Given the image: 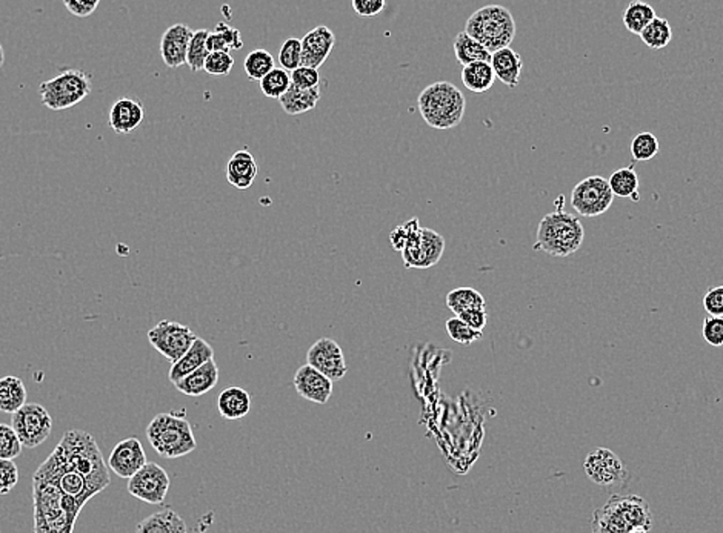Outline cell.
<instances>
[{
    "label": "cell",
    "instance_id": "1",
    "mask_svg": "<svg viewBox=\"0 0 723 533\" xmlns=\"http://www.w3.org/2000/svg\"><path fill=\"white\" fill-rule=\"evenodd\" d=\"M54 452L68 467L85 476L96 493L110 486V467L105 464L93 435L84 430H67Z\"/></svg>",
    "mask_w": 723,
    "mask_h": 533
},
{
    "label": "cell",
    "instance_id": "2",
    "mask_svg": "<svg viewBox=\"0 0 723 533\" xmlns=\"http://www.w3.org/2000/svg\"><path fill=\"white\" fill-rule=\"evenodd\" d=\"M654 526L648 502L637 495H614L591 519L596 533H645Z\"/></svg>",
    "mask_w": 723,
    "mask_h": 533
},
{
    "label": "cell",
    "instance_id": "3",
    "mask_svg": "<svg viewBox=\"0 0 723 533\" xmlns=\"http://www.w3.org/2000/svg\"><path fill=\"white\" fill-rule=\"evenodd\" d=\"M417 106L422 119L434 130H451L463 120L467 99L453 83L436 82L422 91Z\"/></svg>",
    "mask_w": 723,
    "mask_h": 533
},
{
    "label": "cell",
    "instance_id": "4",
    "mask_svg": "<svg viewBox=\"0 0 723 533\" xmlns=\"http://www.w3.org/2000/svg\"><path fill=\"white\" fill-rule=\"evenodd\" d=\"M34 497V532H73L74 521L63 509L62 489L45 472L37 469L32 476Z\"/></svg>",
    "mask_w": 723,
    "mask_h": 533
},
{
    "label": "cell",
    "instance_id": "5",
    "mask_svg": "<svg viewBox=\"0 0 723 533\" xmlns=\"http://www.w3.org/2000/svg\"><path fill=\"white\" fill-rule=\"evenodd\" d=\"M585 238L580 220L565 211L547 214L537 228L534 251L552 257H568L578 253Z\"/></svg>",
    "mask_w": 723,
    "mask_h": 533
},
{
    "label": "cell",
    "instance_id": "6",
    "mask_svg": "<svg viewBox=\"0 0 723 533\" xmlns=\"http://www.w3.org/2000/svg\"><path fill=\"white\" fill-rule=\"evenodd\" d=\"M153 449L165 458H181L198 447L193 429L185 414H159L146 427Z\"/></svg>",
    "mask_w": 723,
    "mask_h": 533
},
{
    "label": "cell",
    "instance_id": "7",
    "mask_svg": "<svg viewBox=\"0 0 723 533\" xmlns=\"http://www.w3.org/2000/svg\"><path fill=\"white\" fill-rule=\"evenodd\" d=\"M465 32L480 41L489 52L510 47L515 37L514 17L502 5L482 6L467 21Z\"/></svg>",
    "mask_w": 723,
    "mask_h": 533
},
{
    "label": "cell",
    "instance_id": "8",
    "mask_svg": "<svg viewBox=\"0 0 723 533\" xmlns=\"http://www.w3.org/2000/svg\"><path fill=\"white\" fill-rule=\"evenodd\" d=\"M91 89L93 83L88 74L82 69L70 68L41 83L39 94L43 106L52 111H63L78 106L82 100L88 97Z\"/></svg>",
    "mask_w": 723,
    "mask_h": 533
},
{
    "label": "cell",
    "instance_id": "9",
    "mask_svg": "<svg viewBox=\"0 0 723 533\" xmlns=\"http://www.w3.org/2000/svg\"><path fill=\"white\" fill-rule=\"evenodd\" d=\"M443 251H445V238L432 229L417 225L401 253L405 262V268L408 270L410 268L427 270L439 263V260L442 259Z\"/></svg>",
    "mask_w": 723,
    "mask_h": 533
},
{
    "label": "cell",
    "instance_id": "10",
    "mask_svg": "<svg viewBox=\"0 0 723 533\" xmlns=\"http://www.w3.org/2000/svg\"><path fill=\"white\" fill-rule=\"evenodd\" d=\"M11 426L16 430L22 446L34 449L43 445L51 435V415L41 404L25 403L13 414Z\"/></svg>",
    "mask_w": 723,
    "mask_h": 533
},
{
    "label": "cell",
    "instance_id": "11",
    "mask_svg": "<svg viewBox=\"0 0 723 533\" xmlns=\"http://www.w3.org/2000/svg\"><path fill=\"white\" fill-rule=\"evenodd\" d=\"M614 202L609 181L605 177L591 176L579 181L571 192V207L583 217H598Z\"/></svg>",
    "mask_w": 723,
    "mask_h": 533
},
{
    "label": "cell",
    "instance_id": "12",
    "mask_svg": "<svg viewBox=\"0 0 723 533\" xmlns=\"http://www.w3.org/2000/svg\"><path fill=\"white\" fill-rule=\"evenodd\" d=\"M196 338L198 335L190 327L177 321H159L148 331V342L171 364L187 353Z\"/></svg>",
    "mask_w": 723,
    "mask_h": 533
},
{
    "label": "cell",
    "instance_id": "13",
    "mask_svg": "<svg viewBox=\"0 0 723 533\" xmlns=\"http://www.w3.org/2000/svg\"><path fill=\"white\" fill-rule=\"evenodd\" d=\"M168 489L170 476L156 463H146L145 466L128 478V492L148 504H162L165 501Z\"/></svg>",
    "mask_w": 723,
    "mask_h": 533
},
{
    "label": "cell",
    "instance_id": "14",
    "mask_svg": "<svg viewBox=\"0 0 723 533\" xmlns=\"http://www.w3.org/2000/svg\"><path fill=\"white\" fill-rule=\"evenodd\" d=\"M39 469L45 472L48 476H51L52 480L60 486L63 493L73 497L82 508L94 495H97L91 484L85 480V476L80 475L79 472L74 471L71 467H68L59 458L56 452H52L51 455L43 461L42 466L39 467Z\"/></svg>",
    "mask_w": 723,
    "mask_h": 533
},
{
    "label": "cell",
    "instance_id": "15",
    "mask_svg": "<svg viewBox=\"0 0 723 533\" xmlns=\"http://www.w3.org/2000/svg\"><path fill=\"white\" fill-rule=\"evenodd\" d=\"M583 469L589 480L598 486H614L622 484L626 476L624 461L607 447H598L587 455Z\"/></svg>",
    "mask_w": 723,
    "mask_h": 533
},
{
    "label": "cell",
    "instance_id": "16",
    "mask_svg": "<svg viewBox=\"0 0 723 533\" xmlns=\"http://www.w3.org/2000/svg\"><path fill=\"white\" fill-rule=\"evenodd\" d=\"M307 362L312 368L318 369L319 372L327 375L333 383L340 381L348 372L342 347L329 336H322L310 347Z\"/></svg>",
    "mask_w": 723,
    "mask_h": 533
},
{
    "label": "cell",
    "instance_id": "17",
    "mask_svg": "<svg viewBox=\"0 0 723 533\" xmlns=\"http://www.w3.org/2000/svg\"><path fill=\"white\" fill-rule=\"evenodd\" d=\"M146 463L148 460H146L144 446L135 437L117 443L108 458L110 471L115 472L119 478H126V480L145 466Z\"/></svg>",
    "mask_w": 723,
    "mask_h": 533
},
{
    "label": "cell",
    "instance_id": "18",
    "mask_svg": "<svg viewBox=\"0 0 723 533\" xmlns=\"http://www.w3.org/2000/svg\"><path fill=\"white\" fill-rule=\"evenodd\" d=\"M294 388L297 394L312 403L327 404L333 394V381L327 375L319 372L311 364L297 369L294 375Z\"/></svg>",
    "mask_w": 723,
    "mask_h": 533
},
{
    "label": "cell",
    "instance_id": "19",
    "mask_svg": "<svg viewBox=\"0 0 723 533\" xmlns=\"http://www.w3.org/2000/svg\"><path fill=\"white\" fill-rule=\"evenodd\" d=\"M193 30L185 23L171 25L162 34L161 58L168 68H181L187 63V52Z\"/></svg>",
    "mask_w": 723,
    "mask_h": 533
},
{
    "label": "cell",
    "instance_id": "20",
    "mask_svg": "<svg viewBox=\"0 0 723 533\" xmlns=\"http://www.w3.org/2000/svg\"><path fill=\"white\" fill-rule=\"evenodd\" d=\"M145 119V108L134 97H120L111 105L108 124L116 134H131L141 128Z\"/></svg>",
    "mask_w": 723,
    "mask_h": 533
},
{
    "label": "cell",
    "instance_id": "21",
    "mask_svg": "<svg viewBox=\"0 0 723 533\" xmlns=\"http://www.w3.org/2000/svg\"><path fill=\"white\" fill-rule=\"evenodd\" d=\"M301 41H302V65L319 69L333 51L336 36L329 26L320 25L307 32Z\"/></svg>",
    "mask_w": 723,
    "mask_h": 533
},
{
    "label": "cell",
    "instance_id": "22",
    "mask_svg": "<svg viewBox=\"0 0 723 533\" xmlns=\"http://www.w3.org/2000/svg\"><path fill=\"white\" fill-rule=\"evenodd\" d=\"M218 381H219V368L214 358H211L209 362L203 363L200 368L194 369L193 372L179 380L174 388L187 397H202L209 391H213Z\"/></svg>",
    "mask_w": 723,
    "mask_h": 533
},
{
    "label": "cell",
    "instance_id": "23",
    "mask_svg": "<svg viewBox=\"0 0 723 533\" xmlns=\"http://www.w3.org/2000/svg\"><path fill=\"white\" fill-rule=\"evenodd\" d=\"M211 358H214L213 347L209 346V343L205 342L203 338L198 336L187 353L183 354L176 363H172L170 375H168L170 381L176 384L179 380H182L185 375L193 372L194 369L200 368L203 363L209 362Z\"/></svg>",
    "mask_w": 723,
    "mask_h": 533
},
{
    "label": "cell",
    "instance_id": "24",
    "mask_svg": "<svg viewBox=\"0 0 723 533\" xmlns=\"http://www.w3.org/2000/svg\"><path fill=\"white\" fill-rule=\"evenodd\" d=\"M257 177V163L248 151H236L227 163V180L239 191H246L253 187Z\"/></svg>",
    "mask_w": 723,
    "mask_h": 533
},
{
    "label": "cell",
    "instance_id": "25",
    "mask_svg": "<svg viewBox=\"0 0 723 533\" xmlns=\"http://www.w3.org/2000/svg\"><path fill=\"white\" fill-rule=\"evenodd\" d=\"M491 65L495 69L496 78H499L508 88H517L524 69L521 54H517L511 47L502 48L491 54Z\"/></svg>",
    "mask_w": 723,
    "mask_h": 533
},
{
    "label": "cell",
    "instance_id": "26",
    "mask_svg": "<svg viewBox=\"0 0 723 533\" xmlns=\"http://www.w3.org/2000/svg\"><path fill=\"white\" fill-rule=\"evenodd\" d=\"M218 409L225 419L244 418L250 414L251 395L239 386H229L220 392Z\"/></svg>",
    "mask_w": 723,
    "mask_h": 533
},
{
    "label": "cell",
    "instance_id": "27",
    "mask_svg": "<svg viewBox=\"0 0 723 533\" xmlns=\"http://www.w3.org/2000/svg\"><path fill=\"white\" fill-rule=\"evenodd\" d=\"M319 100H320V87L299 88L292 83V87L282 96L279 102L286 115H301L316 108Z\"/></svg>",
    "mask_w": 723,
    "mask_h": 533
},
{
    "label": "cell",
    "instance_id": "28",
    "mask_svg": "<svg viewBox=\"0 0 723 533\" xmlns=\"http://www.w3.org/2000/svg\"><path fill=\"white\" fill-rule=\"evenodd\" d=\"M460 78H462L465 88L476 94L487 93V91L493 88V85L496 82L493 65H491V62H485V60L463 65Z\"/></svg>",
    "mask_w": 723,
    "mask_h": 533
},
{
    "label": "cell",
    "instance_id": "29",
    "mask_svg": "<svg viewBox=\"0 0 723 533\" xmlns=\"http://www.w3.org/2000/svg\"><path fill=\"white\" fill-rule=\"evenodd\" d=\"M137 532L141 533H185L187 526L182 518L179 517L171 508L162 509L161 512L153 513L152 517L145 518L139 526Z\"/></svg>",
    "mask_w": 723,
    "mask_h": 533
},
{
    "label": "cell",
    "instance_id": "30",
    "mask_svg": "<svg viewBox=\"0 0 723 533\" xmlns=\"http://www.w3.org/2000/svg\"><path fill=\"white\" fill-rule=\"evenodd\" d=\"M25 403L26 389L21 378L13 375L0 378V412L13 415Z\"/></svg>",
    "mask_w": 723,
    "mask_h": 533
},
{
    "label": "cell",
    "instance_id": "31",
    "mask_svg": "<svg viewBox=\"0 0 723 533\" xmlns=\"http://www.w3.org/2000/svg\"><path fill=\"white\" fill-rule=\"evenodd\" d=\"M453 47L454 54H456V59H458V62L460 65H468V63L479 62V60L491 62V54L493 52H489L480 41L469 36L465 30L456 36Z\"/></svg>",
    "mask_w": 723,
    "mask_h": 533
},
{
    "label": "cell",
    "instance_id": "32",
    "mask_svg": "<svg viewBox=\"0 0 723 533\" xmlns=\"http://www.w3.org/2000/svg\"><path fill=\"white\" fill-rule=\"evenodd\" d=\"M654 8L644 0H631L622 14L624 25L631 34L639 36L642 30L656 17Z\"/></svg>",
    "mask_w": 723,
    "mask_h": 533
},
{
    "label": "cell",
    "instance_id": "33",
    "mask_svg": "<svg viewBox=\"0 0 723 533\" xmlns=\"http://www.w3.org/2000/svg\"><path fill=\"white\" fill-rule=\"evenodd\" d=\"M608 181L614 198H631L633 202H639V177L631 166L614 171Z\"/></svg>",
    "mask_w": 723,
    "mask_h": 533
},
{
    "label": "cell",
    "instance_id": "34",
    "mask_svg": "<svg viewBox=\"0 0 723 533\" xmlns=\"http://www.w3.org/2000/svg\"><path fill=\"white\" fill-rule=\"evenodd\" d=\"M642 41L651 50H662L672 41V28L663 17H654L639 34Z\"/></svg>",
    "mask_w": 723,
    "mask_h": 533
},
{
    "label": "cell",
    "instance_id": "35",
    "mask_svg": "<svg viewBox=\"0 0 723 533\" xmlns=\"http://www.w3.org/2000/svg\"><path fill=\"white\" fill-rule=\"evenodd\" d=\"M447 306L456 316H459L469 309H485L487 303L479 290L473 289V288H458V289L448 292Z\"/></svg>",
    "mask_w": 723,
    "mask_h": 533
},
{
    "label": "cell",
    "instance_id": "36",
    "mask_svg": "<svg viewBox=\"0 0 723 533\" xmlns=\"http://www.w3.org/2000/svg\"><path fill=\"white\" fill-rule=\"evenodd\" d=\"M290 87H292V73L286 71L285 68H273L261 80L262 93L270 99H281Z\"/></svg>",
    "mask_w": 723,
    "mask_h": 533
},
{
    "label": "cell",
    "instance_id": "37",
    "mask_svg": "<svg viewBox=\"0 0 723 533\" xmlns=\"http://www.w3.org/2000/svg\"><path fill=\"white\" fill-rule=\"evenodd\" d=\"M244 68L250 80L261 82L262 78L274 68V58L266 50H255L245 59Z\"/></svg>",
    "mask_w": 723,
    "mask_h": 533
},
{
    "label": "cell",
    "instance_id": "38",
    "mask_svg": "<svg viewBox=\"0 0 723 533\" xmlns=\"http://www.w3.org/2000/svg\"><path fill=\"white\" fill-rule=\"evenodd\" d=\"M209 30H198L193 32V37L190 41L187 52V65L193 73L202 71L205 60L209 58V47H207V39H209Z\"/></svg>",
    "mask_w": 723,
    "mask_h": 533
},
{
    "label": "cell",
    "instance_id": "39",
    "mask_svg": "<svg viewBox=\"0 0 723 533\" xmlns=\"http://www.w3.org/2000/svg\"><path fill=\"white\" fill-rule=\"evenodd\" d=\"M661 143L656 135L651 133H640L631 142V156L637 161H648L659 154Z\"/></svg>",
    "mask_w": 723,
    "mask_h": 533
},
{
    "label": "cell",
    "instance_id": "40",
    "mask_svg": "<svg viewBox=\"0 0 723 533\" xmlns=\"http://www.w3.org/2000/svg\"><path fill=\"white\" fill-rule=\"evenodd\" d=\"M447 332L448 335L451 336V340L460 343V345H473L474 342H477L484 336V332L476 331L458 316L447 321Z\"/></svg>",
    "mask_w": 723,
    "mask_h": 533
},
{
    "label": "cell",
    "instance_id": "41",
    "mask_svg": "<svg viewBox=\"0 0 723 533\" xmlns=\"http://www.w3.org/2000/svg\"><path fill=\"white\" fill-rule=\"evenodd\" d=\"M279 63L290 73L302 65V41L301 39L292 37L283 41L281 51H279Z\"/></svg>",
    "mask_w": 723,
    "mask_h": 533
},
{
    "label": "cell",
    "instance_id": "42",
    "mask_svg": "<svg viewBox=\"0 0 723 533\" xmlns=\"http://www.w3.org/2000/svg\"><path fill=\"white\" fill-rule=\"evenodd\" d=\"M22 449L23 446L14 427L0 423V458L16 460L17 456L21 455Z\"/></svg>",
    "mask_w": 723,
    "mask_h": 533
},
{
    "label": "cell",
    "instance_id": "43",
    "mask_svg": "<svg viewBox=\"0 0 723 533\" xmlns=\"http://www.w3.org/2000/svg\"><path fill=\"white\" fill-rule=\"evenodd\" d=\"M235 67V58L229 51H211L203 65V71L211 76H228Z\"/></svg>",
    "mask_w": 723,
    "mask_h": 533
},
{
    "label": "cell",
    "instance_id": "44",
    "mask_svg": "<svg viewBox=\"0 0 723 533\" xmlns=\"http://www.w3.org/2000/svg\"><path fill=\"white\" fill-rule=\"evenodd\" d=\"M703 340L713 347L723 346V317L708 316L703 320Z\"/></svg>",
    "mask_w": 723,
    "mask_h": 533
},
{
    "label": "cell",
    "instance_id": "45",
    "mask_svg": "<svg viewBox=\"0 0 723 533\" xmlns=\"http://www.w3.org/2000/svg\"><path fill=\"white\" fill-rule=\"evenodd\" d=\"M19 482V469L14 460L0 458V495L10 493Z\"/></svg>",
    "mask_w": 723,
    "mask_h": 533
},
{
    "label": "cell",
    "instance_id": "46",
    "mask_svg": "<svg viewBox=\"0 0 723 533\" xmlns=\"http://www.w3.org/2000/svg\"><path fill=\"white\" fill-rule=\"evenodd\" d=\"M292 83L294 87H299V88H314V87H319L320 76H319V71L316 68L301 65L296 69H292Z\"/></svg>",
    "mask_w": 723,
    "mask_h": 533
},
{
    "label": "cell",
    "instance_id": "47",
    "mask_svg": "<svg viewBox=\"0 0 723 533\" xmlns=\"http://www.w3.org/2000/svg\"><path fill=\"white\" fill-rule=\"evenodd\" d=\"M703 308L708 316L723 317V286L708 289L703 297Z\"/></svg>",
    "mask_w": 723,
    "mask_h": 533
},
{
    "label": "cell",
    "instance_id": "48",
    "mask_svg": "<svg viewBox=\"0 0 723 533\" xmlns=\"http://www.w3.org/2000/svg\"><path fill=\"white\" fill-rule=\"evenodd\" d=\"M353 10L360 17H375L385 10L386 0H351Z\"/></svg>",
    "mask_w": 723,
    "mask_h": 533
},
{
    "label": "cell",
    "instance_id": "49",
    "mask_svg": "<svg viewBox=\"0 0 723 533\" xmlns=\"http://www.w3.org/2000/svg\"><path fill=\"white\" fill-rule=\"evenodd\" d=\"M63 5L73 16L89 17L97 10L100 0H62Z\"/></svg>",
    "mask_w": 723,
    "mask_h": 533
},
{
    "label": "cell",
    "instance_id": "50",
    "mask_svg": "<svg viewBox=\"0 0 723 533\" xmlns=\"http://www.w3.org/2000/svg\"><path fill=\"white\" fill-rule=\"evenodd\" d=\"M417 225H419V220L412 218L410 222L403 223L402 226H397L391 233V244L394 246L395 251H402V249L405 248L406 242H408V238H410Z\"/></svg>",
    "mask_w": 723,
    "mask_h": 533
},
{
    "label": "cell",
    "instance_id": "51",
    "mask_svg": "<svg viewBox=\"0 0 723 533\" xmlns=\"http://www.w3.org/2000/svg\"><path fill=\"white\" fill-rule=\"evenodd\" d=\"M214 32H219L220 36L224 37V41H227V45H228L229 51H231V50H242V47H244L242 34H240L237 28L227 25L225 22H219V23L216 25V28H214Z\"/></svg>",
    "mask_w": 723,
    "mask_h": 533
},
{
    "label": "cell",
    "instance_id": "52",
    "mask_svg": "<svg viewBox=\"0 0 723 533\" xmlns=\"http://www.w3.org/2000/svg\"><path fill=\"white\" fill-rule=\"evenodd\" d=\"M458 317L476 331H484L487 321H488V314L485 312V309H469V311L459 314Z\"/></svg>",
    "mask_w": 723,
    "mask_h": 533
},
{
    "label": "cell",
    "instance_id": "53",
    "mask_svg": "<svg viewBox=\"0 0 723 533\" xmlns=\"http://www.w3.org/2000/svg\"><path fill=\"white\" fill-rule=\"evenodd\" d=\"M4 62H5V52H4V48L0 45V68L4 67Z\"/></svg>",
    "mask_w": 723,
    "mask_h": 533
}]
</instances>
